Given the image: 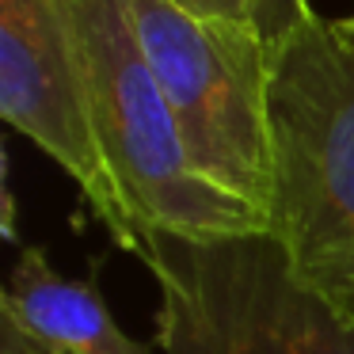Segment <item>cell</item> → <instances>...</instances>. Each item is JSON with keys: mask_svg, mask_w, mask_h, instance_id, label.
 <instances>
[{"mask_svg": "<svg viewBox=\"0 0 354 354\" xmlns=\"http://www.w3.org/2000/svg\"><path fill=\"white\" fill-rule=\"evenodd\" d=\"M138 259L160 293V354H354V324L293 274L270 232H149Z\"/></svg>", "mask_w": 354, "mask_h": 354, "instance_id": "cell-3", "label": "cell"}, {"mask_svg": "<svg viewBox=\"0 0 354 354\" xmlns=\"http://www.w3.org/2000/svg\"><path fill=\"white\" fill-rule=\"evenodd\" d=\"M313 16L308 0H259V12H255V27L263 31V39L274 42L282 39L286 31L301 24V19Z\"/></svg>", "mask_w": 354, "mask_h": 354, "instance_id": "cell-7", "label": "cell"}, {"mask_svg": "<svg viewBox=\"0 0 354 354\" xmlns=\"http://www.w3.org/2000/svg\"><path fill=\"white\" fill-rule=\"evenodd\" d=\"M0 308L57 354H149L115 324L100 290L92 282L62 274L42 248L19 252Z\"/></svg>", "mask_w": 354, "mask_h": 354, "instance_id": "cell-6", "label": "cell"}, {"mask_svg": "<svg viewBox=\"0 0 354 354\" xmlns=\"http://www.w3.org/2000/svg\"><path fill=\"white\" fill-rule=\"evenodd\" d=\"M176 8L206 19H236V24H255L259 0H168Z\"/></svg>", "mask_w": 354, "mask_h": 354, "instance_id": "cell-8", "label": "cell"}, {"mask_svg": "<svg viewBox=\"0 0 354 354\" xmlns=\"http://www.w3.org/2000/svg\"><path fill=\"white\" fill-rule=\"evenodd\" d=\"M0 354H57V351H50L35 331H27L16 316L0 308Z\"/></svg>", "mask_w": 354, "mask_h": 354, "instance_id": "cell-9", "label": "cell"}, {"mask_svg": "<svg viewBox=\"0 0 354 354\" xmlns=\"http://www.w3.org/2000/svg\"><path fill=\"white\" fill-rule=\"evenodd\" d=\"M0 115L80 187L111 240L138 255L141 232L95 141L69 0H0Z\"/></svg>", "mask_w": 354, "mask_h": 354, "instance_id": "cell-5", "label": "cell"}, {"mask_svg": "<svg viewBox=\"0 0 354 354\" xmlns=\"http://www.w3.org/2000/svg\"><path fill=\"white\" fill-rule=\"evenodd\" d=\"M339 313H343V316H346V320H351V324H354V305H346V308H339Z\"/></svg>", "mask_w": 354, "mask_h": 354, "instance_id": "cell-10", "label": "cell"}, {"mask_svg": "<svg viewBox=\"0 0 354 354\" xmlns=\"http://www.w3.org/2000/svg\"><path fill=\"white\" fill-rule=\"evenodd\" d=\"M133 35L176 115L191 168L267 214L270 42L255 24L206 19L168 0H126Z\"/></svg>", "mask_w": 354, "mask_h": 354, "instance_id": "cell-4", "label": "cell"}, {"mask_svg": "<svg viewBox=\"0 0 354 354\" xmlns=\"http://www.w3.org/2000/svg\"><path fill=\"white\" fill-rule=\"evenodd\" d=\"M267 232L305 286L354 305V16L270 42Z\"/></svg>", "mask_w": 354, "mask_h": 354, "instance_id": "cell-1", "label": "cell"}, {"mask_svg": "<svg viewBox=\"0 0 354 354\" xmlns=\"http://www.w3.org/2000/svg\"><path fill=\"white\" fill-rule=\"evenodd\" d=\"M100 153L141 240L259 236L267 214L191 168L176 115L133 35L126 0H69ZM141 252V248H138Z\"/></svg>", "mask_w": 354, "mask_h": 354, "instance_id": "cell-2", "label": "cell"}]
</instances>
